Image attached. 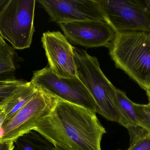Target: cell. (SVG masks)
Instances as JSON below:
<instances>
[{
    "label": "cell",
    "mask_w": 150,
    "mask_h": 150,
    "mask_svg": "<svg viewBox=\"0 0 150 150\" xmlns=\"http://www.w3.org/2000/svg\"><path fill=\"white\" fill-rule=\"evenodd\" d=\"M33 130L68 150H101V140L107 133L95 112L59 98Z\"/></svg>",
    "instance_id": "1"
},
{
    "label": "cell",
    "mask_w": 150,
    "mask_h": 150,
    "mask_svg": "<svg viewBox=\"0 0 150 150\" xmlns=\"http://www.w3.org/2000/svg\"><path fill=\"white\" fill-rule=\"evenodd\" d=\"M117 68L146 91L150 87V35L129 31L116 33L109 48Z\"/></svg>",
    "instance_id": "2"
},
{
    "label": "cell",
    "mask_w": 150,
    "mask_h": 150,
    "mask_svg": "<svg viewBox=\"0 0 150 150\" xmlns=\"http://www.w3.org/2000/svg\"><path fill=\"white\" fill-rule=\"evenodd\" d=\"M77 76L86 87L98 107L97 113L108 120L119 123L116 88L105 75L98 59L85 50L73 48Z\"/></svg>",
    "instance_id": "3"
},
{
    "label": "cell",
    "mask_w": 150,
    "mask_h": 150,
    "mask_svg": "<svg viewBox=\"0 0 150 150\" xmlns=\"http://www.w3.org/2000/svg\"><path fill=\"white\" fill-rule=\"evenodd\" d=\"M36 1L8 0L0 12V35L15 49L29 48L34 32Z\"/></svg>",
    "instance_id": "4"
},
{
    "label": "cell",
    "mask_w": 150,
    "mask_h": 150,
    "mask_svg": "<svg viewBox=\"0 0 150 150\" xmlns=\"http://www.w3.org/2000/svg\"><path fill=\"white\" fill-rule=\"evenodd\" d=\"M38 89L37 94L28 103L2 124L1 142H14L33 130L35 125L53 109L59 98L46 91Z\"/></svg>",
    "instance_id": "5"
},
{
    "label": "cell",
    "mask_w": 150,
    "mask_h": 150,
    "mask_svg": "<svg viewBox=\"0 0 150 150\" xmlns=\"http://www.w3.org/2000/svg\"><path fill=\"white\" fill-rule=\"evenodd\" d=\"M30 82L36 88L62 100L88 108L97 113L98 107L94 99L77 77L61 76L46 67L34 71Z\"/></svg>",
    "instance_id": "6"
},
{
    "label": "cell",
    "mask_w": 150,
    "mask_h": 150,
    "mask_svg": "<svg viewBox=\"0 0 150 150\" xmlns=\"http://www.w3.org/2000/svg\"><path fill=\"white\" fill-rule=\"evenodd\" d=\"M108 23L116 33L150 32V15L144 1L99 0Z\"/></svg>",
    "instance_id": "7"
},
{
    "label": "cell",
    "mask_w": 150,
    "mask_h": 150,
    "mask_svg": "<svg viewBox=\"0 0 150 150\" xmlns=\"http://www.w3.org/2000/svg\"><path fill=\"white\" fill-rule=\"evenodd\" d=\"M52 21L62 23L94 21L107 22L99 0H39Z\"/></svg>",
    "instance_id": "8"
},
{
    "label": "cell",
    "mask_w": 150,
    "mask_h": 150,
    "mask_svg": "<svg viewBox=\"0 0 150 150\" xmlns=\"http://www.w3.org/2000/svg\"><path fill=\"white\" fill-rule=\"evenodd\" d=\"M59 25L67 38L86 48H109L116 33L109 24L101 21H81Z\"/></svg>",
    "instance_id": "9"
},
{
    "label": "cell",
    "mask_w": 150,
    "mask_h": 150,
    "mask_svg": "<svg viewBox=\"0 0 150 150\" xmlns=\"http://www.w3.org/2000/svg\"><path fill=\"white\" fill-rule=\"evenodd\" d=\"M41 42L45 51L50 69L65 77L77 76L74 47L60 32L44 33Z\"/></svg>",
    "instance_id": "10"
},
{
    "label": "cell",
    "mask_w": 150,
    "mask_h": 150,
    "mask_svg": "<svg viewBox=\"0 0 150 150\" xmlns=\"http://www.w3.org/2000/svg\"><path fill=\"white\" fill-rule=\"evenodd\" d=\"M119 105L120 121L119 124L127 129L130 136V144L140 138L147 133L139 125L134 103L124 92L116 89Z\"/></svg>",
    "instance_id": "11"
},
{
    "label": "cell",
    "mask_w": 150,
    "mask_h": 150,
    "mask_svg": "<svg viewBox=\"0 0 150 150\" xmlns=\"http://www.w3.org/2000/svg\"><path fill=\"white\" fill-rule=\"evenodd\" d=\"M38 91V89L30 82H27L16 94L12 100L5 108L1 125L12 118L37 94Z\"/></svg>",
    "instance_id": "12"
},
{
    "label": "cell",
    "mask_w": 150,
    "mask_h": 150,
    "mask_svg": "<svg viewBox=\"0 0 150 150\" xmlns=\"http://www.w3.org/2000/svg\"><path fill=\"white\" fill-rule=\"evenodd\" d=\"M13 150H55V146L39 133L32 130L14 142Z\"/></svg>",
    "instance_id": "13"
},
{
    "label": "cell",
    "mask_w": 150,
    "mask_h": 150,
    "mask_svg": "<svg viewBox=\"0 0 150 150\" xmlns=\"http://www.w3.org/2000/svg\"><path fill=\"white\" fill-rule=\"evenodd\" d=\"M12 73L0 75V106L5 109L17 92L27 83L16 79Z\"/></svg>",
    "instance_id": "14"
},
{
    "label": "cell",
    "mask_w": 150,
    "mask_h": 150,
    "mask_svg": "<svg viewBox=\"0 0 150 150\" xmlns=\"http://www.w3.org/2000/svg\"><path fill=\"white\" fill-rule=\"evenodd\" d=\"M15 53L14 48L8 45L0 49V75L13 73L16 70Z\"/></svg>",
    "instance_id": "15"
},
{
    "label": "cell",
    "mask_w": 150,
    "mask_h": 150,
    "mask_svg": "<svg viewBox=\"0 0 150 150\" xmlns=\"http://www.w3.org/2000/svg\"><path fill=\"white\" fill-rule=\"evenodd\" d=\"M139 125L150 134V103L147 105L134 103Z\"/></svg>",
    "instance_id": "16"
},
{
    "label": "cell",
    "mask_w": 150,
    "mask_h": 150,
    "mask_svg": "<svg viewBox=\"0 0 150 150\" xmlns=\"http://www.w3.org/2000/svg\"><path fill=\"white\" fill-rule=\"evenodd\" d=\"M126 150H150V134L147 133L143 136L130 144Z\"/></svg>",
    "instance_id": "17"
},
{
    "label": "cell",
    "mask_w": 150,
    "mask_h": 150,
    "mask_svg": "<svg viewBox=\"0 0 150 150\" xmlns=\"http://www.w3.org/2000/svg\"><path fill=\"white\" fill-rule=\"evenodd\" d=\"M14 147V142L0 143V150H13Z\"/></svg>",
    "instance_id": "18"
},
{
    "label": "cell",
    "mask_w": 150,
    "mask_h": 150,
    "mask_svg": "<svg viewBox=\"0 0 150 150\" xmlns=\"http://www.w3.org/2000/svg\"><path fill=\"white\" fill-rule=\"evenodd\" d=\"M8 44L6 43L5 41L2 38L1 36L0 35V49L6 46Z\"/></svg>",
    "instance_id": "19"
},
{
    "label": "cell",
    "mask_w": 150,
    "mask_h": 150,
    "mask_svg": "<svg viewBox=\"0 0 150 150\" xmlns=\"http://www.w3.org/2000/svg\"><path fill=\"white\" fill-rule=\"evenodd\" d=\"M8 0H1L0 1V12L1 11L3 8L5 6V4L8 2Z\"/></svg>",
    "instance_id": "20"
},
{
    "label": "cell",
    "mask_w": 150,
    "mask_h": 150,
    "mask_svg": "<svg viewBox=\"0 0 150 150\" xmlns=\"http://www.w3.org/2000/svg\"><path fill=\"white\" fill-rule=\"evenodd\" d=\"M144 1L145 4H146V6H147V8H148L150 15V0H145ZM149 34L150 35V32Z\"/></svg>",
    "instance_id": "21"
},
{
    "label": "cell",
    "mask_w": 150,
    "mask_h": 150,
    "mask_svg": "<svg viewBox=\"0 0 150 150\" xmlns=\"http://www.w3.org/2000/svg\"><path fill=\"white\" fill-rule=\"evenodd\" d=\"M146 93H147V96L149 98V103H150V87L148 88L146 90Z\"/></svg>",
    "instance_id": "22"
},
{
    "label": "cell",
    "mask_w": 150,
    "mask_h": 150,
    "mask_svg": "<svg viewBox=\"0 0 150 150\" xmlns=\"http://www.w3.org/2000/svg\"><path fill=\"white\" fill-rule=\"evenodd\" d=\"M5 108L3 107L0 106V115L4 112Z\"/></svg>",
    "instance_id": "23"
},
{
    "label": "cell",
    "mask_w": 150,
    "mask_h": 150,
    "mask_svg": "<svg viewBox=\"0 0 150 150\" xmlns=\"http://www.w3.org/2000/svg\"><path fill=\"white\" fill-rule=\"evenodd\" d=\"M55 150H68L66 149H63L59 146H55Z\"/></svg>",
    "instance_id": "24"
},
{
    "label": "cell",
    "mask_w": 150,
    "mask_h": 150,
    "mask_svg": "<svg viewBox=\"0 0 150 150\" xmlns=\"http://www.w3.org/2000/svg\"><path fill=\"white\" fill-rule=\"evenodd\" d=\"M120 150V149H118V150Z\"/></svg>",
    "instance_id": "25"
},
{
    "label": "cell",
    "mask_w": 150,
    "mask_h": 150,
    "mask_svg": "<svg viewBox=\"0 0 150 150\" xmlns=\"http://www.w3.org/2000/svg\"><path fill=\"white\" fill-rule=\"evenodd\" d=\"M0 143H1V142H0Z\"/></svg>",
    "instance_id": "26"
}]
</instances>
